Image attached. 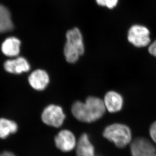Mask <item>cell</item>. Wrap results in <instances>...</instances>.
Instances as JSON below:
<instances>
[{
    "instance_id": "cell-1",
    "label": "cell",
    "mask_w": 156,
    "mask_h": 156,
    "mask_svg": "<svg viewBox=\"0 0 156 156\" xmlns=\"http://www.w3.org/2000/svg\"><path fill=\"white\" fill-rule=\"evenodd\" d=\"M71 111L73 115L79 121L89 123L100 119L104 116L106 109L102 99L89 96L85 102L77 101L74 102Z\"/></svg>"
},
{
    "instance_id": "cell-2",
    "label": "cell",
    "mask_w": 156,
    "mask_h": 156,
    "mask_svg": "<svg viewBox=\"0 0 156 156\" xmlns=\"http://www.w3.org/2000/svg\"><path fill=\"white\" fill-rule=\"evenodd\" d=\"M66 38L63 50L65 58L69 63H75L85 51L82 32L79 27H73L67 30Z\"/></svg>"
},
{
    "instance_id": "cell-3",
    "label": "cell",
    "mask_w": 156,
    "mask_h": 156,
    "mask_svg": "<svg viewBox=\"0 0 156 156\" xmlns=\"http://www.w3.org/2000/svg\"><path fill=\"white\" fill-rule=\"evenodd\" d=\"M103 136L120 149L130 145L133 140L130 128L122 123H114L106 127Z\"/></svg>"
},
{
    "instance_id": "cell-4",
    "label": "cell",
    "mask_w": 156,
    "mask_h": 156,
    "mask_svg": "<svg viewBox=\"0 0 156 156\" xmlns=\"http://www.w3.org/2000/svg\"><path fill=\"white\" fill-rule=\"evenodd\" d=\"M127 40L135 47H144L150 43V32L145 26L133 24L128 30Z\"/></svg>"
},
{
    "instance_id": "cell-5",
    "label": "cell",
    "mask_w": 156,
    "mask_h": 156,
    "mask_svg": "<svg viewBox=\"0 0 156 156\" xmlns=\"http://www.w3.org/2000/svg\"><path fill=\"white\" fill-rule=\"evenodd\" d=\"M41 118L43 122L47 125L59 128L63 124L66 115L62 107L55 105H50L44 108Z\"/></svg>"
},
{
    "instance_id": "cell-6",
    "label": "cell",
    "mask_w": 156,
    "mask_h": 156,
    "mask_svg": "<svg viewBox=\"0 0 156 156\" xmlns=\"http://www.w3.org/2000/svg\"><path fill=\"white\" fill-rule=\"evenodd\" d=\"M132 156H156V147L151 140L144 137H138L130 144Z\"/></svg>"
},
{
    "instance_id": "cell-7",
    "label": "cell",
    "mask_w": 156,
    "mask_h": 156,
    "mask_svg": "<svg viewBox=\"0 0 156 156\" xmlns=\"http://www.w3.org/2000/svg\"><path fill=\"white\" fill-rule=\"evenodd\" d=\"M57 149L63 152H69L73 150L77 144L75 136L70 130L64 129L57 133L54 138Z\"/></svg>"
},
{
    "instance_id": "cell-8",
    "label": "cell",
    "mask_w": 156,
    "mask_h": 156,
    "mask_svg": "<svg viewBox=\"0 0 156 156\" xmlns=\"http://www.w3.org/2000/svg\"><path fill=\"white\" fill-rule=\"evenodd\" d=\"M29 82L33 88L42 91L45 89L49 83V76L43 69H36L29 76Z\"/></svg>"
},
{
    "instance_id": "cell-9",
    "label": "cell",
    "mask_w": 156,
    "mask_h": 156,
    "mask_svg": "<svg viewBox=\"0 0 156 156\" xmlns=\"http://www.w3.org/2000/svg\"><path fill=\"white\" fill-rule=\"evenodd\" d=\"M103 101L105 109L110 113H117L120 111L123 108V97L115 91L108 92L105 94Z\"/></svg>"
},
{
    "instance_id": "cell-10",
    "label": "cell",
    "mask_w": 156,
    "mask_h": 156,
    "mask_svg": "<svg viewBox=\"0 0 156 156\" xmlns=\"http://www.w3.org/2000/svg\"><path fill=\"white\" fill-rule=\"evenodd\" d=\"M4 66L7 72L14 74L27 72L30 69V65L28 61L23 57H17L14 59L7 60L5 62Z\"/></svg>"
},
{
    "instance_id": "cell-11",
    "label": "cell",
    "mask_w": 156,
    "mask_h": 156,
    "mask_svg": "<svg viewBox=\"0 0 156 156\" xmlns=\"http://www.w3.org/2000/svg\"><path fill=\"white\" fill-rule=\"evenodd\" d=\"M76 148L77 156H95L94 147L87 134L83 133L81 135Z\"/></svg>"
},
{
    "instance_id": "cell-12",
    "label": "cell",
    "mask_w": 156,
    "mask_h": 156,
    "mask_svg": "<svg viewBox=\"0 0 156 156\" xmlns=\"http://www.w3.org/2000/svg\"><path fill=\"white\" fill-rule=\"evenodd\" d=\"M20 41L16 37L7 38L2 44L1 50L3 54L9 57L17 56L20 54Z\"/></svg>"
},
{
    "instance_id": "cell-13",
    "label": "cell",
    "mask_w": 156,
    "mask_h": 156,
    "mask_svg": "<svg viewBox=\"0 0 156 156\" xmlns=\"http://www.w3.org/2000/svg\"><path fill=\"white\" fill-rule=\"evenodd\" d=\"M13 29L10 11L6 6L0 4V34L11 32Z\"/></svg>"
},
{
    "instance_id": "cell-14",
    "label": "cell",
    "mask_w": 156,
    "mask_h": 156,
    "mask_svg": "<svg viewBox=\"0 0 156 156\" xmlns=\"http://www.w3.org/2000/svg\"><path fill=\"white\" fill-rule=\"evenodd\" d=\"M18 128L15 122L7 119H0V139L5 140L11 135L16 133Z\"/></svg>"
},
{
    "instance_id": "cell-15",
    "label": "cell",
    "mask_w": 156,
    "mask_h": 156,
    "mask_svg": "<svg viewBox=\"0 0 156 156\" xmlns=\"http://www.w3.org/2000/svg\"><path fill=\"white\" fill-rule=\"evenodd\" d=\"M94 2L99 7L113 10L118 7L120 0H94Z\"/></svg>"
},
{
    "instance_id": "cell-16",
    "label": "cell",
    "mask_w": 156,
    "mask_h": 156,
    "mask_svg": "<svg viewBox=\"0 0 156 156\" xmlns=\"http://www.w3.org/2000/svg\"><path fill=\"white\" fill-rule=\"evenodd\" d=\"M149 135L151 140L154 144H156V121L151 125L149 128Z\"/></svg>"
},
{
    "instance_id": "cell-17",
    "label": "cell",
    "mask_w": 156,
    "mask_h": 156,
    "mask_svg": "<svg viewBox=\"0 0 156 156\" xmlns=\"http://www.w3.org/2000/svg\"><path fill=\"white\" fill-rule=\"evenodd\" d=\"M148 51L150 54L156 57V40L150 45Z\"/></svg>"
},
{
    "instance_id": "cell-18",
    "label": "cell",
    "mask_w": 156,
    "mask_h": 156,
    "mask_svg": "<svg viewBox=\"0 0 156 156\" xmlns=\"http://www.w3.org/2000/svg\"><path fill=\"white\" fill-rule=\"evenodd\" d=\"M0 156H17L13 152L10 151L5 150L0 152Z\"/></svg>"
}]
</instances>
